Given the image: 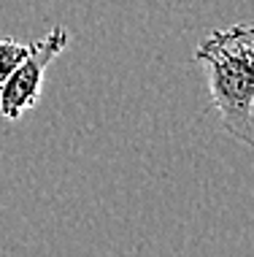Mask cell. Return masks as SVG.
I'll return each mask as SVG.
<instances>
[{"label":"cell","instance_id":"obj_3","mask_svg":"<svg viewBox=\"0 0 254 257\" xmlns=\"http://www.w3.org/2000/svg\"><path fill=\"white\" fill-rule=\"evenodd\" d=\"M25 54H27V44H19L17 38H0V84L22 62Z\"/></svg>","mask_w":254,"mask_h":257},{"label":"cell","instance_id":"obj_1","mask_svg":"<svg viewBox=\"0 0 254 257\" xmlns=\"http://www.w3.org/2000/svg\"><path fill=\"white\" fill-rule=\"evenodd\" d=\"M222 127L238 144H254V30L249 22L211 33L195 49Z\"/></svg>","mask_w":254,"mask_h":257},{"label":"cell","instance_id":"obj_2","mask_svg":"<svg viewBox=\"0 0 254 257\" xmlns=\"http://www.w3.org/2000/svg\"><path fill=\"white\" fill-rule=\"evenodd\" d=\"M65 46H68L65 27H54L49 36L27 44V54L22 57V62L0 84V114L6 119H19L27 108H33L38 103L46 68L52 65V60Z\"/></svg>","mask_w":254,"mask_h":257}]
</instances>
